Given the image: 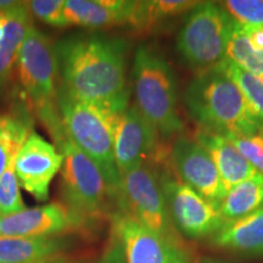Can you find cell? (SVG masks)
Masks as SVG:
<instances>
[{
  "label": "cell",
  "mask_w": 263,
  "mask_h": 263,
  "mask_svg": "<svg viewBox=\"0 0 263 263\" xmlns=\"http://www.w3.org/2000/svg\"><path fill=\"white\" fill-rule=\"evenodd\" d=\"M55 51L61 87L71 97L110 114L129 106L126 41L74 34L59 41Z\"/></svg>",
  "instance_id": "1"
},
{
  "label": "cell",
  "mask_w": 263,
  "mask_h": 263,
  "mask_svg": "<svg viewBox=\"0 0 263 263\" xmlns=\"http://www.w3.org/2000/svg\"><path fill=\"white\" fill-rule=\"evenodd\" d=\"M16 65L21 87L34 105L39 118L59 114V67L55 44L34 26L26 34Z\"/></svg>",
  "instance_id": "7"
},
{
  "label": "cell",
  "mask_w": 263,
  "mask_h": 263,
  "mask_svg": "<svg viewBox=\"0 0 263 263\" xmlns=\"http://www.w3.org/2000/svg\"><path fill=\"white\" fill-rule=\"evenodd\" d=\"M2 217H3V215H2V212H0V218H2Z\"/></svg>",
  "instance_id": "35"
},
{
  "label": "cell",
  "mask_w": 263,
  "mask_h": 263,
  "mask_svg": "<svg viewBox=\"0 0 263 263\" xmlns=\"http://www.w3.org/2000/svg\"><path fill=\"white\" fill-rule=\"evenodd\" d=\"M114 134V154L121 176L136 167L147 164L159 149L155 127L146 120L136 105L118 114H111Z\"/></svg>",
  "instance_id": "10"
},
{
  "label": "cell",
  "mask_w": 263,
  "mask_h": 263,
  "mask_svg": "<svg viewBox=\"0 0 263 263\" xmlns=\"http://www.w3.org/2000/svg\"><path fill=\"white\" fill-rule=\"evenodd\" d=\"M117 212L127 213L157 234L180 242L160 178L149 164L136 167L122 174V190Z\"/></svg>",
  "instance_id": "8"
},
{
  "label": "cell",
  "mask_w": 263,
  "mask_h": 263,
  "mask_svg": "<svg viewBox=\"0 0 263 263\" xmlns=\"http://www.w3.org/2000/svg\"><path fill=\"white\" fill-rule=\"evenodd\" d=\"M62 155L61 195L64 205L80 223L107 215L120 195L111 189L98 166L72 143L65 128L52 136Z\"/></svg>",
  "instance_id": "4"
},
{
  "label": "cell",
  "mask_w": 263,
  "mask_h": 263,
  "mask_svg": "<svg viewBox=\"0 0 263 263\" xmlns=\"http://www.w3.org/2000/svg\"><path fill=\"white\" fill-rule=\"evenodd\" d=\"M244 32L246 34V38L252 48L257 51L263 52V26H245Z\"/></svg>",
  "instance_id": "30"
},
{
  "label": "cell",
  "mask_w": 263,
  "mask_h": 263,
  "mask_svg": "<svg viewBox=\"0 0 263 263\" xmlns=\"http://www.w3.org/2000/svg\"><path fill=\"white\" fill-rule=\"evenodd\" d=\"M263 206V174L257 173L235 188L230 189L219 205L227 222L235 221Z\"/></svg>",
  "instance_id": "20"
},
{
  "label": "cell",
  "mask_w": 263,
  "mask_h": 263,
  "mask_svg": "<svg viewBox=\"0 0 263 263\" xmlns=\"http://www.w3.org/2000/svg\"><path fill=\"white\" fill-rule=\"evenodd\" d=\"M64 241L49 238L0 236V263H47L60 256Z\"/></svg>",
  "instance_id": "18"
},
{
  "label": "cell",
  "mask_w": 263,
  "mask_h": 263,
  "mask_svg": "<svg viewBox=\"0 0 263 263\" xmlns=\"http://www.w3.org/2000/svg\"><path fill=\"white\" fill-rule=\"evenodd\" d=\"M89 263H126L123 245L114 228L111 229L110 238H108L107 245L104 249L103 254L99 256L98 259Z\"/></svg>",
  "instance_id": "29"
},
{
  "label": "cell",
  "mask_w": 263,
  "mask_h": 263,
  "mask_svg": "<svg viewBox=\"0 0 263 263\" xmlns=\"http://www.w3.org/2000/svg\"><path fill=\"white\" fill-rule=\"evenodd\" d=\"M195 139L211 155L227 192L258 173L239 150L221 134L199 130Z\"/></svg>",
  "instance_id": "16"
},
{
  "label": "cell",
  "mask_w": 263,
  "mask_h": 263,
  "mask_svg": "<svg viewBox=\"0 0 263 263\" xmlns=\"http://www.w3.org/2000/svg\"><path fill=\"white\" fill-rule=\"evenodd\" d=\"M65 0H32L28 2V8L32 15H34L42 22L54 26L66 27L64 17Z\"/></svg>",
  "instance_id": "28"
},
{
  "label": "cell",
  "mask_w": 263,
  "mask_h": 263,
  "mask_svg": "<svg viewBox=\"0 0 263 263\" xmlns=\"http://www.w3.org/2000/svg\"><path fill=\"white\" fill-rule=\"evenodd\" d=\"M80 224L64 203L55 202L3 216L0 218V236L49 238Z\"/></svg>",
  "instance_id": "14"
},
{
  "label": "cell",
  "mask_w": 263,
  "mask_h": 263,
  "mask_svg": "<svg viewBox=\"0 0 263 263\" xmlns=\"http://www.w3.org/2000/svg\"><path fill=\"white\" fill-rule=\"evenodd\" d=\"M136 5L129 0H65L64 17L67 26L87 28L130 25Z\"/></svg>",
  "instance_id": "15"
},
{
  "label": "cell",
  "mask_w": 263,
  "mask_h": 263,
  "mask_svg": "<svg viewBox=\"0 0 263 263\" xmlns=\"http://www.w3.org/2000/svg\"><path fill=\"white\" fill-rule=\"evenodd\" d=\"M226 138L258 173L263 174V132L251 136H227Z\"/></svg>",
  "instance_id": "27"
},
{
  "label": "cell",
  "mask_w": 263,
  "mask_h": 263,
  "mask_svg": "<svg viewBox=\"0 0 263 263\" xmlns=\"http://www.w3.org/2000/svg\"><path fill=\"white\" fill-rule=\"evenodd\" d=\"M219 4L239 24L263 26V0H226Z\"/></svg>",
  "instance_id": "26"
},
{
  "label": "cell",
  "mask_w": 263,
  "mask_h": 263,
  "mask_svg": "<svg viewBox=\"0 0 263 263\" xmlns=\"http://www.w3.org/2000/svg\"><path fill=\"white\" fill-rule=\"evenodd\" d=\"M215 67L238 87L252 112L263 123V78L242 70L227 59Z\"/></svg>",
  "instance_id": "23"
},
{
  "label": "cell",
  "mask_w": 263,
  "mask_h": 263,
  "mask_svg": "<svg viewBox=\"0 0 263 263\" xmlns=\"http://www.w3.org/2000/svg\"><path fill=\"white\" fill-rule=\"evenodd\" d=\"M62 164V155L57 147L32 132L18 155L15 171L20 185L38 201H47L50 184Z\"/></svg>",
  "instance_id": "13"
},
{
  "label": "cell",
  "mask_w": 263,
  "mask_h": 263,
  "mask_svg": "<svg viewBox=\"0 0 263 263\" xmlns=\"http://www.w3.org/2000/svg\"><path fill=\"white\" fill-rule=\"evenodd\" d=\"M111 219L126 263H189L180 242L157 234L127 213L115 212Z\"/></svg>",
  "instance_id": "11"
},
{
  "label": "cell",
  "mask_w": 263,
  "mask_h": 263,
  "mask_svg": "<svg viewBox=\"0 0 263 263\" xmlns=\"http://www.w3.org/2000/svg\"><path fill=\"white\" fill-rule=\"evenodd\" d=\"M233 24L219 3H197L177 35L176 49L184 64L199 73L224 60Z\"/></svg>",
  "instance_id": "6"
},
{
  "label": "cell",
  "mask_w": 263,
  "mask_h": 263,
  "mask_svg": "<svg viewBox=\"0 0 263 263\" xmlns=\"http://www.w3.org/2000/svg\"><path fill=\"white\" fill-rule=\"evenodd\" d=\"M32 129L29 121L21 116L0 114V176L15 160Z\"/></svg>",
  "instance_id": "22"
},
{
  "label": "cell",
  "mask_w": 263,
  "mask_h": 263,
  "mask_svg": "<svg viewBox=\"0 0 263 263\" xmlns=\"http://www.w3.org/2000/svg\"><path fill=\"white\" fill-rule=\"evenodd\" d=\"M58 107L67 137L97 164L111 189L121 197L122 176L115 161L111 114L77 100L61 85L58 90Z\"/></svg>",
  "instance_id": "5"
},
{
  "label": "cell",
  "mask_w": 263,
  "mask_h": 263,
  "mask_svg": "<svg viewBox=\"0 0 263 263\" xmlns=\"http://www.w3.org/2000/svg\"><path fill=\"white\" fill-rule=\"evenodd\" d=\"M203 263H221V262H216V261H205Z\"/></svg>",
  "instance_id": "34"
},
{
  "label": "cell",
  "mask_w": 263,
  "mask_h": 263,
  "mask_svg": "<svg viewBox=\"0 0 263 263\" xmlns=\"http://www.w3.org/2000/svg\"><path fill=\"white\" fill-rule=\"evenodd\" d=\"M199 2L190 0H153V2H137L136 10L132 17L130 26L145 31L164 24L166 21L188 14Z\"/></svg>",
  "instance_id": "21"
},
{
  "label": "cell",
  "mask_w": 263,
  "mask_h": 263,
  "mask_svg": "<svg viewBox=\"0 0 263 263\" xmlns=\"http://www.w3.org/2000/svg\"><path fill=\"white\" fill-rule=\"evenodd\" d=\"M16 159L12 160L8 168L0 176V212L3 216L12 215L25 210L20 192V182L15 171Z\"/></svg>",
  "instance_id": "25"
},
{
  "label": "cell",
  "mask_w": 263,
  "mask_h": 263,
  "mask_svg": "<svg viewBox=\"0 0 263 263\" xmlns=\"http://www.w3.org/2000/svg\"><path fill=\"white\" fill-rule=\"evenodd\" d=\"M183 98L188 114L201 130L223 137L263 132V123L238 87L216 67L194 76Z\"/></svg>",
  "instance_id": "2"
},
{
  "label": "cell",
  "mask_w": 263,
  "mask_h": 263,
  "mask_svg": "<svg viewBox=\"0 0 263 263\" xmlns=\"http://www.w3.org/2000/svg\"><path fill=\"white\" fill-rule=\"evenodd\" d=\"M47 263H77L74 261H72V259H68L67 257H64V256H58V257L50 259V261L47 262Z\"/></svg>",
  "instance_id": "33"
},
{
  "label": "cell",
  "mask_w": 263,
  "mask_h": 263,
  "mask_svg": "<svg viewBox=\"0 0 263 263\" xmlns=\"http://www.w3.org/2000/svg\"><path fill=\"white\" fill-rule=\"evenodd\" d=\"M226 59L242 70L263 78V52L250 45L241 24L234 21L230 31Z\"/></svg>",
  "instance_id": "24"
},
{
  "label": "cell",
  "mask_w": 263,
  "mask_h": 263,
  "mask_svg": "<svg viewBox=\"0 0 263 263\" xmlns=\"http://www.w3.org/2000/svg\"><path fill=\"white\" fill-rule=\"evenodd\" d=\"M212 244L226 251L250 257H263V206L250 215L227 222Z\"/></svg>",
  "instance_id": "17"
},
{
  "label": "cell",
  "mask_w": 263,
  "mask_h": 263,
  "mask_svg": "<svg viewBox=\"0 0 263 263\" xmlns=\"http://www.w3.org/2000/svg\"><path fill=\"white\" fill-rule=\"evenodd\" d=\"M159 178L173 224L186 238H212L226 224L218 205L168 173H162Z\"/></svg>",
  "instance_id": "9"
},
{
  "label": "cell",
  "mask_w": 263,
  "mask_h": 263,
  "mask_svg": "<svg viewBox=\"0 0 263 263\" xmlns=\"http://www.w3.org/2000/svg\"><path fill=\"white\" fill-rule=\"evenodd\" d=\"M171 160L179 180L209 201L221 205L228 192L211 155L195 138H177L171 151Z\"/></svg>",
  "instance_id": "12"
},
{
  "label": "cell",
  "mask_w": 263,
  "mask_h": 263,
  "mask_svg": "<svg viewBox=\"0 0 263 263\" xmlns=\"http://www.w3.org/2000/svg\"><path fill=\"white\" fill-rule=\"evenodd\" d=\"M4 15L6 24L4 39L0 43V85L14 70L24 39L33 26L28 2H21Z\"/></svg>",
  "instance_id": "19"
},
{
  "label": "cell",
  "mask_w": 263,
  "mask_h": 263,
  "mask_svg": "<svg viewBox=\"0 0 263 263\" xmlns=\"http://www.w3.org/2000/svg\"><path fill=\"white\" fill-rule=\"evenodd\" d=\"M5 24H6L5 15H4V14H0V43H2L3 39H4V34H5Z\"/></svg>",
  "instance_id": "32"
},
{
  "label": "cell",
  "mask_w": 263,
  "mask_h": 263,
  "mask_svg": "<svg viewBox=\"0 0 263 263\" xmlns=\"http://www.w3.org/2000/svg\"><path fill=\"white\" fill-rule=\"evenodd\" d=\"M21 2H14V0H0V14H4L17 6Z\"/></svg>",
  "instance_id": "31"
},
{
  "label": "cell",
  "mask_w": 263,
  "mask_h": 263,
  "mask_svg": "<svg viewBox=\"0 0 263 263\" xmlns=\"http://www.w3.org/2000/svg\"><path fill=\"white\" fill-rule=\"evenodd\" d=\"M136 106L164 137L182 133L177 81L171 65L147 45L137 49L132 67Z\"/></svg>",
  "instance_id": "3"
}]
</instances>
